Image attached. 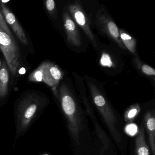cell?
Returning <instances> with one entry per match:
<instances>
[{
  "label": "cell",
  "mask_w": 155,
  "mask_h": 155,
  "mask_svg": "<svg viewBox=\"0 0 155 155\" xmlns=\"http://www.w3.org/2000/svg\"><path fill=\"white\" fill-rule=\"evenodd\" d=\"M44 104V99L35 93L27 94L20 101L16 109L17 137L26 131Z\"/></svg>",
  "instance_id": "obj_1"
},
{
  "label": "cell",
  "mask_w": 155,
  "mask_h": 155,
  "mask_svg": "<svg viewBox=\"0 0 155 155\" xmlns=\"http://www.w3.org/2000/svg\"><path fill=\"white\" fill-rule=\"evenodd\" d=\"M59 95L62 110L68 119V126L71 137L77 144H79L80 133L82 128V123L77 103L65 85L61 86Z\"/></svg>",
  "instance_id": "obj_2"
},
{
  "label": "cell",
  "mask_w": 155,
  "mask_h": 155,
  "mask_svg": "<svg viewBox=\"0 0 155 155\" xmlns=\"http://www.w3.org/2000/svg\"><path fill=\"white\" fill-rule=\"evenodd\" d=\"M0 48L12 74L16 76L22 64L19 47L14 38L10 36L1 27Z\"/></svg>",
  "instance_id": "obj_3"
},
{
  "label": "cell",
  "mask_w": 155,
  "mask_h": 155,
  "mask_svg": "<svg viewBox=\"0 0 155 155\" xmlns=\"http://www.w3.org/2000/svg\"><path fill=\"white\" fill-rule=\"evenodd\" d=\"M88 85L95 105L101 113L114 138L118 141H120L121 140V136L117 130V119L115 113L97 86L91 82H89Z\"/></svg>",
  "instance_id": "obj_4"
},
{
  "label": "cell",
  "mask_w": 155,
  "mask_h": 155,
  "mask_svg": "<svg viewBox=\"0 0 155 155\" xmlns=\"http://www.w3.org/2000/svg\"><path fill=\"white\" fill-rule=\"evenodd\" d=\"M63 73L57 65L48 61L42 62L29 76L32 82H43L55 88L63 78Z\"/></svg>",
  "instance_id": "obj_5"
},
{
  "label": "cell",
  "mask_w": 155,
  "mask_h": 155,
  "mask_svg": "<svg viewBox=\"0 0 155 155\" xmlns=\"http://www.w3.org/2000/svg\"><path fill=\"white\" fill-rule=\"evenodd\" d=\"M96 23L102 33L116 42L121 49L127 50L120 39L118 28L104 9L99 10L97 13Z\"/></svg>",
  "instance_id": "obj_6"
},
{
  "label": "cell",
  "mask_w": 155,
  "mask_h": 155,
  "mask_svg": "<svg viewBox=\"0 0 155 155\" xmlns=\"http://www.w3.org/2000/svg\"><path fill=\"white\" fill-rule=\"evenodd\" d=\"M68 9L76 23L83 30L85 34L91 41L93 47L97 48V45L95 36L91 28L90 21L80 2H74L70 4Z\"/></svg>",
  "instance_id": "obj_7"
},
{
  "label": "cell",
  "mask_w": 155,
  "mask_h": 155,
  "mask_svg": "<svg viewBox=\"0 0 155 155\" xmlns=\"http://www.w3.org/2000/svg\"><path fill=\"white\" fill-rule=\"evenodd\" d=\"M0 6L1 7L2 12L7 23L10 26L13 32L21 43L25 46L28 45V41L27 36L14 14L5 5V3H2L1 1Z\"/></svg>",
  "instance_id": "obj_8"
},
{
  "label": "cell",
  "mask_w": 155,
  "mask_h": 155,
  "mask_svg": "<svg viewBox=\"0 0 155 155\" xmlns=\"http://www.w3.org/2000/svg\"><path fill=\"white\" fill-rule=\"evenodd\" d=\"M62 17L68 43L74 47H80L81 37L77 25L67 12H63Z\"/></svg>",
  "instance_id": "obj_9"
},
{
  "label": "cell",
  "mask_w": 155,
  "mask_h": 155,
  "mask_svg": "<svg viewBox=\"0 0 155 155\" xmlns=\"http://www.w3.org/2000/svg\"><path fill=\"white\" fill-rule=\"evenodd\" d=\"M144 124L148 135L152 155H155V117L154 111L149 110L144 117Z\"/></svg>",
  "instance_id": "obj_10"
},
{
  "label": "cell",
  "mask_w": 155,
  "mask_h": 155,
  "mask_svg": "<svg viewBox=\"0 0 155 155\" xmlns=\"http://www.w3.org/2000/svg\"><path fill=\"white\" fill-rule=\"evenodd\" d=\"M9 81V75L7 63L3 61L0 68V99L4 98L8 95Z\"/></svg>",
  "instance_id": "obj_11"
},
{
  "label": "cell",
  "mask_w": 155,
  "mask_h": 155,
  "mask_svg": "<svg viewBox=\"0 0 155 155\" xmlns=\"http://www.w3.org/2000/svg\"><path fill=\"white\" fill-rule=\"evenodd\" d=\"M136 155H150L149 149L146 143L145 131L141 127L135 141Z\"/></svg>",
  "instance_id": "obj_12"
},
{
  "label": "cell",
  "mask_w": 155,
  "mask_h": 155,
  "mask_svg": "<svg viewBox=\"0 0 155 155\" xmlns=\"http://www.w3.org/2000/svg\"><path fill=\"white\" fill-rule=\"evenodd\" d=\"M119 31L120 39L127 49L132 54H136L137 42L135 39L122 30L119 29Z\"/></svg>",
  "instance_id": "obj_13"
},
{
  "label": "cell",
  "mask_w": 155,
  "mask_h": 155,
  "mask_svg": "<svg viewBox=\"0 0 155 155\" xmlns=\"http://www.w3.org/2000/svg\"><path fill=\"white\" fill-rule=\"evenodd\" d=\"M140 107L138 104H135L130 106L124 114V119L127 122L133 121L140 111Z\"/></svg>",
  "instance_id": "obj_14"
},
{
  "label": "cell",
  "mask_w": 155,
  "mask_h": 155,
  "mask_svg": "<svg viewBox=\"0 0 155 155\" xmlns=\"http://www.w3.org/2000/svg\"><path fill=\"white\" fill-rule=\"evenodd\" d=\"M0 27H1L2 28L7 32L10 36L12 37H13L11 31L9 28L7 24L5 18L3 15L1 13V12L0 11Z\"/></svg>",
  "instance_id": "obj_15"
},
{
  "label": "cell",
  "mask_w": 155,
  "mask_h": 155,
  "mask_svg": "<svg viewBox=\"0 0 155 155\" xmlns=\"http://www.w3.org/2000/svg\"><path fill=\"white\" fill-rule=\"evenodd\" d=\"M141 71L143 73L148 76H155V71L153 68L146 64H142L140 66Z\"/></svg>",
  "instance_id": "obj_16"
},
{
  "label": "cell",
  "mask_w": 155,
  "mask_h": 155,
  "mask_svg": "<svg viewBox=\"0 0 155 155\" xmlns=\"http://www.w3.org/2000/svg\"><path fill=\"white\" fill-rule=\"evenodd\" d=\"M137 127L134 124H130L127 125L125 129L127 134L130 136H133L136 135L137 132Z\"/></svg>",
  "instance_id": "obj_17"
},
{
  "label": "cell",
  "mask_w": 155,
  "mask_h": 155,
  "mask_svg": "<svg viewBox=\"0 0 155 155\" xmlns=\"http://www.w3.org/2000/svg\"><path fill=\"white\" fill-rule=\"evenodd\" d=\"M46 7L50 14H54L56 8L55 1L53 0H47L46 2Z\"/></svg>",
  "instance_id": "obj_18"
},
{
  "label": "cell",
  "mask_w": 155,
  "mask_h": 155,
  "mask_svg": "<svg viewBox=\"0 0 155 155\" xmlns=\"http://www.w3.org/2000/svg\"><path fill=\"white\" fill-rule=\"evenodd\" d=\"M2 64H1V61H0V68H1V67Z\"/></svg>",
  "instance_id": "obj_19"
},
{
  "label": "cell",
  "mask_w": 155,
  "mask_h": 155,
  "mask_svg": "<svg viewBox=\"0 0 155 155\" xmlns=\"http://www.w3.org/2000/svg\"><path fill=\"white\" fill-rule=\"evenodd\" d=\"M48 155V154H44V155Z\"/></svg>",
  "instance_id": "obj_20"
}]
</instances>
